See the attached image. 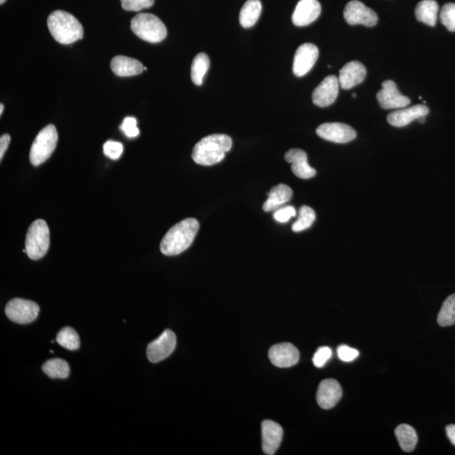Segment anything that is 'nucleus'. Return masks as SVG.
<instances>
[{
	"label": "nucleus",
	"mask_w": 455,
	"mask_h": 455,
	"mask_svg": "<svg viewBox=\"0 0 455 455\" xmlns=\"http://www.w3.org/2000/svg\"><path fill=\"white\" fill-rule=\"evenodd\" d=\"M42 370L46 376L52 378H66L70 373L69 364L61 359L49 360L42 365Z\"/></svg>",
	"instance_id": "obj_27"
},
{
	"label": "nucleus",
	"mask_w": 455,
	"mask_h": 455,
	"mask_svg": "<svg viewBox=\"0 0 455 455\" xmlns=\"http://www.w3.org/2000/svg\"><path fill=\"white\" fill-rule=\"evenodd\" d=\"M342 395V390L338 381L327 378L319 385L316 395L318 405L325 410L331 409L337 405Z\"/></svg>",
	"instance_id": "obj_15"
},
{
	"label": "nucleus",
	"mask_w": 455,
	"mask_h": 455,
	"mask_svg": "<svg viewBox=\"0 0 455 455\" xmlns=\"http://www.w3.org/2000/svg\"><path fill=\"white\" fill-rule=\"evenodd\" d=\"M429 109L425 105H416L409 108H401L391 113L387 117V121L391 126L397 127H406L411 122L418 120L421 117H426Z\"/></svg>",
	"instance_id": "obj_20"
},
{
	"label": "nucleus",
	"mask_w": 455,
	"mask_h": 455,
	"mask_svg": "<svg viewBox=\"0 0 455 455\" xmlns=\"http://www.w3.org/2000/svg\"><path fill=\"white\" fill-rule=\"evenodd\" d=\"M440 20L449 32H455V4H444L440 12Z\"/></svg>",
	"instance_id": "obj_31"
},
{
	"label": "nucleus",
	"mask_w": 455,
	"mask_h": 455,
	"mask_svg": "<svg viewBox=\"0 0 455 455\" xmlns=\"http://www.w3.org/2000/svg\"><path fill=\"white\" fill-rule=\"evenodd\" d=\"M57 342L59 345L70 351L79 350L80 344L78 333L71 327H65L59 331Z\"/></svg>",
	"instance_id": "obj_29"
},
{
	"label": "nucleus",
	"mask_w": 455,
	"mask_h": 455,
	"mask_svg": "<svg viewBox=\"0 0 455 455\" xmlns=\"http://www.w3.org/2000/svg\"><path fill=\"white\" fill-rule=\"evenodd\" d=\"M418 121L421 123H423L425 122V117H421L418 119Z\"/></svg>",
	"instance_id": "obj_41"
},
{
	"label": "nucleus",
	"mask_w": 455,
	"mask_h": 455,
	"mask_svg": "<svg viewBox=\"0 0 455 455\" xmlns=\"http://www.w3.org/2000/svg\"><path fill=\"white\" fill-rule=\"evenodd\" d=\"M210 66V58L206 53H201L195 57L191 65V76L196 86H202L204 76L207 74Z\"/></svg>",
	"instance_id": "obj_26"
},
{
	"label": "nucleus",
	"mask_w": 455,
	"mask_h": 455,
	"mask_svg": "<svg viewBox=\"0 0 455 455\" xmlns=\"http://www.w3.org/2000/svg\"><path fill=\"white\" fill-rule=\"evenodd\" d=\"M377 100L383 109H401L411 103L409 98L399 93L392 80H386L382 84V90L378 92Z\"/></svg>",
	"instance_id": "obj_12"
},
{
	"label": "nucleus",
	"mask_w": 455,
	"mask_h": 455,
	"mask_svg": "<svg viewBox=\"0 0 455 455\" xmlns=\"http://www.w3.org/2000/svg\"><path fill=\"white\" fill-rule=\"evenodd\" d=\"M123 10L127 11H140L143 8H150L155 0H121Z\"/></svg>",
	"instance_id": "obj_32"
},
{
	"label": "nucleus",
	"mask_w": 455,
	"mask_h": 455,
	"mask_svg": "<svg viewBox=\"0 0 455 455\" xmlns=\"http://www.w3.org/2000/svg\"><path fill=\"white\" fill-rule=\"evenodd\" d=\"M269 356L271 364L278 368H289L299 362L300 352L291 343H279L270 348Z\"/></svg>",
	"instance_id": "obj_14"
},
{
	"label": "nucleus",
	"mask_w": 455,
	"mask_h": 455,
	"mask_svg": "<svg viewBox=\"0 0 455 455\" xmlns=\"http://www.w3.org/2000/svg\"><path fill=\"white\" fill-rule=\"evenodd\" d=\"M395 432L403 451L407 453L414 451L418 441L415 429L410 425L401 424L395 428Z\"/></svg>",
	"instance_id": "obj_25"
},
{
	"label": "nucleus",
	"mask_w": 455,
	"mask_h": 455,
	"mask_svg": "<svg viewBox=\"0 0 455 455\" xmlns=\"http://www.w3.org/2000/svg\"><path fill=\"white\" fill-rule=\"evenodd\" d=\"M285 160L292 165L293 174L300 179L308 180L316 175V171L308 163L307 154L300 148H292L285 154Z\"/></svg>",
	"instance_id": "obj_17"
},
{
	"label": "nucleus",
	"mask_w": 455,
	"mask_h": 455,
	"mask_svg": "<svg viewBox=\"0 0 455 455\" xmlns=\"http://www.w3.org/2000/svg\"><path fill=\"white\" fill-rule=\"evenodd\" d=\"M262 449L267 455H273L278 449L283 440V428L278 423L265 420L262 424Z\"/></svg>",
	"instance_id": "obj_18"
},
{
	"label": "nucleus",
	"mask_w": 455,
	"mask_h": 455,
	"mask_svg": "<svg viewBox=\"0 0 455 455\" xmlns=\"http://www.w3.org/2000/svg\"><path fill=\"white\" fill-rule=\"evenodd\" d=\"M177 346V337L171 330H165L155 341L147 347V356L151 363H159L173 354Z\"/></svg>",
	"instance_id": "obj_8"
},
{
	"label": "nucleus",
	"mask_w": 455,
	"mask_h": 455,
	"mask_svg": "<svg viewBox=\"0 0 455 455\" xmlns=\"http://www.w3.org/2000/svg\"><path fill=\"white\" fill-rule=\"evenodd\" d=\"M321 13L318 0H300L292 16L293 23L297 27H306L318 19Z\"/></svg>",
	"instance_id": "obj_16"
},
{
	"label": "nucleus",
	"mask_w": 455,
	"mask_h": 455,
	"mask_svg": "<svg viewBox=\"0 0 455 455\" xmlns=\"http://www.w3.org/2000/svg\"><path fill=\"white\" fill-rule=\"evenodd\" d=\"M48 27L54 39L59 44H74L84 37V29L79 21L70 13L55 11L49 16Z\"/></svg>",
	"instance_id": "obj_3"
},
{
	"label": "nucleus",
	"mask_w": 455,
	"mask_h": 455,
	"mask_svg": "<svg viewBox=\"0 0 455 455\" xmlns=\"http://www.w3.org/2000/svg\"><path fill=\"white\" fill-rule=\"evenodd\" d=\"M231 147L232 139L229 136L212 134L207 136L196 144L191 157L196 163L210 167L221 162Z\"/></svg>",
	"instance_id": "obj_2"
},
{
	"label": "nucleus",
	"mask_w": 455,
	"mask_h": 455,
	"mask_svg": "<svg viewBox=\"0 0 455 455\" xmlns=\"http://www.w3.org/2000/svg\"><path fill=\"white\" fill-rule=\"evenodd\" d=\"M198 229L199 223L195 219H186L174 225L161 241V252L168 257L184 252L193 244Z\"/></svg>",
	"instance_id": "obj_1"
},
{
	"label": "nucleus",
	"mask_w": 455,
	"mask_h": 455,
	"mask_svg": "<svg viewBox=\"0 0 455 455\" xmlns=\"http://www.w3.org/2000/svg\"><path fill=\"white\" fill-rule=\"evenodd\" d=\"M344 18L350 25H363L367 27H374L378 23L376 13L358 0H352L347 4Z\"/></svg>",
	"instance_id": "obj_9"
},
{
	"label": "nucleus",
	"mask_w": 455,
	"mask_h": 455,
	"mask_svg": "<svg viewBox=\"0 0 455 455\" xmlns=\"http://www.w3.org/2000/svg\"><path fill=\"white\" fill-rule=\"evenodd\" d=\"M296 216L295 208L292 206H288L280 208L274 214V219L279 223H287L288 221Z\"/></svg>",
	"instance_id": "obj_37"
},
{
	"label": "nucleus",
	"mask_w": 455,
	"mask_h": 455,
	"mask_svg": "<svg viewBox=\"0 0 455 455\" xmlns=\"http://www.w3.org/2000/svg\"><path fill=\"white\" fill-rule=\"evenodd\" d=\"M110 69L113 73L120 77H129V76L138 75L144 70L141 62L137 59L126 57L117 56L113 58L110 62Z\"/></svg>",
	"instance_id": "obj_21"
},
{
	"label": "nucleus",
	"mask_w": 455,
	"mask_h": 455,
	"mask_svg": "<svg viewBox=\"0 0 455 455\" xmlns=\"http://www.w3.org/2000/svg\"><path fill=\"white\" fill-rule=\"evenodd\" d=\"M338 355L339 359L343 361V362H352L359 355L358 350H354V348L348 347L347 345H342L338 348Z\"/></svg>",
	"instance_id": "obj_36"
},
{
	"label": "nucleus",
	"mask_w": 455,
	"mask_h": 455,
	"mask_svg": "<svg viewBox=\"0 0 455 455\" xmlns=\"http://www.w3.org/2000/svg\"><path fill=\"white\" fill-rule=\"evenodd\" d=\"M440 7L435 0H423L416 7V18L430 27H435Z\"/></svg>",
	"instance_id": "obj_23"
},
{
	"label": "nucleus",
	"mask_w": 455,
	"mask_h": 455,
	"mask_svg": "<svg viewBox=\"0 0 455 455\" xmlns=\"http://www.w3.org/2000/svg\"><path fill=\"white\" fill-rule=\"evenodd\" d=\"M446 435L452 444L455 446V424H450L446 427Z\"/></svg>",
	"instance_id": "obj_39"
},
{
	"label": "nucleus",
	"mask_w": 455,
	"mask_h": 455,
	"mask_svg": "<svg viewBox=\"0 0 455 455\" xmlns=\"http://www.w3.org/2000/svg\"><path fill=\"white\" fill-rule=\"evenodd\" d=\"M333 355V351L328 347H322L319 348L313 357L314 365L317 368L324 367L325 364Z\"/></svg>",
	"instance_id": "obj_35"
},
{
	"label": "nucleus",
	"mask_w": 455,
	"mask_h": 455,
	"mask_svg": "<svg viewBox=\"0 0 455 455\" xmlns=\"http://www.w3.org/2000/svg\"><path fill=\"white\" fill-rule=\"evenodd\" d=\"M6 1V0H0V4H3Z\"/></svg>",
	"instance_id": "obj_42"
},
{
	"label": "nucleus",
	"mask_w": 455,
	"mask_h": 455,
	"mask_svg": "<svg viewBox=\"0 0 455 455\" xmlns=\"http://www.w3.org/2000/svg\"><path fill=\"white\" fill-rule=\"evenodd\" d=\"M316 134L319 137L337 143H347L357 137L356 131L350 125L340 122L324 123L318 127Z\"/></svg>",
	"instance_id": "obj_10"
},
{
	"label": "nucleus",
	"mask_w": 455,
	"mask_h": 455,
	"mask_svg": "<svg viewBox=\"0 0 455 455\" xmlns=\"http://www.w3.org/2000/svg\"><path fill=\"white\" fill-rule=\"evenodd\" d=\"M437 323L441 326H450L455 324V293L444 302L437 316Z\"/></svg>",
	"instance_id": "obj_28"
},
{
	"label": "nucleus",
	"mask_w": 455,
	"mask_h": 455,
	"mask_svg": "<svg viewBox=\"0 0 455 455\" xmlns=\"http://www.w3.org/2000/svg\"><path fill=\"white\" fill-rule=\"evenodd\" d=\"M292 196L293 191L287 185L279 184L273 187L270 191L269 198L263 204V210L265 212L274 211L276 208L290 201Z\"/></svg>",
	"instance_id": "obj_22"
},
{
	"label": "nucleus",
	"mask_w": 455,
	"mask_h": 455,
	"mask_svg": "<svg viewBox=\"0 0 455 455\" xmlns=\"http://www.w3.org/2000/svg\"><path fill=\"white\" fill-rule=\"evenodd\" d=\"M339 80L337 76H327L314 91L312 100L314 105L326 108L337 100L339 92Z\"/></svg>",
	"instance_id": "obj_13"
},
{
	"label": "nucleus",
	"mask_w": 455,
	"mask_h": 455,
	"mask_svg": "<svg viewBox=\"0 0 455 455\" xmlns=\"http://www.w3.org/2000/svg\"><path fill=\"white\" fill-rule=\"evenodd\" d=\"M356 96H357L356 94H352V97H356Z\"/></svg>",
	"instance_id": "obj_43"
},
{
	"label": "nucleus",
	"mask_w": 455,
	"mask_h": 455,
	"mask_svg": "<svg viewBox=\"0 0 455 455\" xmlns=\"http://www.w3.org/2000/svg\"><path fill=\"white\" fill-rule=\"evenodd\" d=\"M103 151L105 156L112 160H117L123 152V146L121 143L112 141L105 142L103 146Z\"/></svg>",
	"instance_id": "obj_33"
},
{
	"label": "nucleus",
	"mask_w": 455,
	"mask_h": 455,
	"mask_svg": "<svg viewBox=\"0 0 455 455\" xmlns=\"http://www.w3.org/2000/svg\"><path fill=\"white\" fill-rule=\"evenodd\" d=\"M4 109V104H0V115L3 114Z\"/></svg>",
	"instance_id": "obj_40"
},
{
	"label": "nucleus",
	"mask_w": 455,
	"mask_h": 455,
	"mask_svg": "<svg viewBox=\"0 0 455 455\" xmlns=\"http://www.w3.org/2000/svg\"><path fill=\"white\" fill-rule=\"evenodd\" d=\"M58 139V132L53 124H49L40 131L30 150V161L34 167H38L49 159L56 148Z\"/></svg>",
	"instance_id": "obj_6"
},
{
	"label": "nucleus",
	"mask_w": 455,
	"mask_h": 455,
	"mask_svg": "<svg viewBox=\"0 0 455 455\" xmlns=\"http://www.w3.org/2000/svg\"><path fill=\"white\" fill-rule=\"evenodd\" d=\"M10 142L11 136L8 134H3L0 138V160H2L4 154H6Z\"/></svg>",
	"instance_id": "obj_38"
},
{
	"label": "nucleus",
	"mask_w": 455,
	"mask_h": 455,
	"mask_svg": "<svg viewBox=\"0 0 455 455\" xmlns=\"http://www.w3.org/2000/svg\"><path fill=\"white\" fill-rule=\"evenodd\" d=\"M120 129L127 138H136L139 135L137 120L134 117H127L124 118V120H123L120 126Z\"/></svg>",
	"instance_id": "obj_34"
},
{
	"label": "nucleus",
	"mask_w": 455,
	"mask_h": 455,
	"mask_svg": "<svg viewBox=\"0 0 455 455\" xmlns=\"http://www.w3.org/2000/svg\"><path fill=\"white\" fill-rule=\"evenodd\" d=\"M319 57V50L312 44H302L297 49L293 59V72L297 77H303L307 75L316 63Z\"/></svg>",
	"instance_id": "obj_11"
},
{
	"label": "nucleus",
	"mask_w": 455,
	"mask_h": 455,
	"mask_svg": "<svg viewBox=\"0 0 455 455\" xmlns=\"http://www.w3.org/2000/svg\"><path fill=\"white\" fill-rule=\"evenodd\" d=\"M316 212H314L312 207L308 206L301 207L299 219L293 224V231L301 232L309 229L312 226L314 220H316Z\"/></svg>",
	"instance_id": "obj_30"
},
{
	"label": "nucleus",
	"mask_w": 455,
	"mask_h": 455,
	"mask_svg": "<svg viewBox=\"0 0 455 455\" xmlns=\"http://www.w3.org/2000/svg\"><path fill=\"white\" fill-rule=\"evenodd\" d=\"M50 231L46 221L37 219L30 225L25 237V250L32 260L44 257L49 249Z\"/></svg>",
	"instance_id": "obj_5"
},
{
	"label": "nucleus",
	"mask_w": 455,
	"mask_h": 455,
	"mask_svg": "<svg viewBox=\"0 0 455 455\" xmlns=\"http://www.w3.org/2000/svg\"><path fill=\"white\" fill-rule=\"evenodd\" d=\"M39 310V306L35 302L14 299L7 304L6 314L13 322L18 324H29L36 320Z\"/></svg>",
	"instance_id": "obj_7"
},
{
	"label": "nucleus",
	"mask_w": 455,
	"mask_h": 455,
	"mask_svg": "<svg viewBox=\"0 0 455 455\" xmlns=\"http://www.w3.org/2000/svg\"><path fill=\"white\" fill-rule=\"evenodd\" d=\"M131 29L136 36L151 44H158L167 36V29L162 21L148 13L134 16L131 20Z\"/></svg>",
	"instance_id": "obj_4"
},
{
	"label": "nucleus",
	"mask_w": 455,
	"mask_h": 455,
	"mask_svg": "<svg viewBox=\"0 0 455 455\" xmlns=\"http://www.w3.org/2000/svg\"><path fill=\"white\" fill-rule=\"evenodd\" d=\"M366 75L367 71L362 63L359 61L348 63L340 70L338 78L340 86L343 90H350L364 82Z\"/></svg>",
	"instance_id": "obj_19"
},
{
	"label": "nucleus",
	"mask_w": 455,
	"mask_h": 455,
	"mask_svg": "<svg viewBox=\"0 0 455 455\" xmlns=\"http://www.w3.org/2000/svg\"><path fill=\"white\" fill-rule=\"evenodd\" d=\"M260 0H248L242 7L240 13V23L244 28L252 27L257 23L262 14Z\"/></svg>",
	"instance_id": "obj_24"
}]
</instances>
